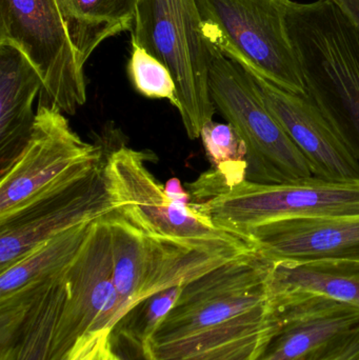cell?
<instances>
[{
	"mask_svg": "<svg viewBox=\"0 0 359 360\" xmlns=\"http://www.w3.org/2000/svg\"><path fill=\"white\" fill-rule=\"evenodd\" d=\"M164 192L174 202L179 203V205H189L192 203L189 192L187 188H183L181 180L176 177H173L166 182Z\"/></svg>",
	"mask_w": 359,
	"mask_h": 360,
	"instance_id": "obj_28",
	"label": "cell"
},
{
	"mask_svg": "<svg viewBox=\"0 0 359 360\" xmlns=\"http://www.w3.org/2000/svg\"><path fill=\"white\" fill-rule=\"evenodd\" d=\"M204 151L213 170L223 175L228 188L247 180V147L229 124L210 122L200 133Z\"/></svg>",
	"mask_w": 359,
	"mask_h": 360,
	"instance_id": "obj_22",
	"label": "cell"
},
{
	"mask_svg": "<svg viewBox=\"0 0 359 360\" xmlns=\"http://www.w3.org/2000/svg\"><path fill=\"white\" fill-rule=\"evenodd\" d=\"M359 29V0H329Z\"/></svg>",
	"mask_w": 359,
	"mask_h": 360,
	"instance_id": "obj_29",
	"label": "cell"
},
{
	"mask_svg": "<svg viewBox=\"0 0 359 360\" xmlns=\"http://www.w3.org/2000/svg\"><path fill=\"white\" fill-rule=\"evenodd\" d=\"M272 266L254 250L188 283L148 342L178 340L267 310Z\"/></svg>",
	"mask_w": 359,
	"mask_h": 360,
	"instance_id": "obj_9",
	"label": "cell"
},
{
	"mask_svg": "<svg viewBox=\"0 0 359 360\" xmlns=\"http://www.w3.org/2000/svg\"><path fill=\"white\" fill-rule=\"evenodd\" d=\"M244 237L273 262H359V214L276 220Z\"/></svg>",
	"mask_w": 359,
	"mask_h": 360,
	"instance_id": "obj_14",
	"label": "cell"
},
{
	"mask_svg": "<svg viewBox=\"0 0 359 360\" xmlns=\"http://www.w3.org/2000/svg\"><path fill=\"white\" fill-rule=\"evenodd\" d=\"M80 67L107 38L131 31L138 0H56Z\"/></svg>",
	"mask_w": 359,
	"mask_h": 360,
	"instance_id": "obj_17",
	"label": "cell"
},
{
	"mask_svg": "<svg viewBox=\"0 0 359 360\" xmlns=\"http://www.w3.org/2000/svg\"><path fill=\"white\" fill-rule=\"evenodd\" d=\"M192 203L217 228L244 237L250 229L276 220L358 215L359 181L314 176L284 184L244 180Z\"/></svg>",
	"mask_w": 359,
	"mask_h": 360,
	"instance_id": "obj_7",
	"label": "cell"
},
{
	"mask_svg": "<svg viewBox=\"0 0 359 360\" xmlns=\"http://www.w3.org/2000/svg\"><path fill=\"white\" fill-rule=\"evenodd\" d=\"M41 88L39 73L25 53L0 42V175L29 141L36 118L34 101Z\"/></svg>",
	"mask_w": 359,
	"mask_h": 360,
	"instance_id": "obj_15",
	"label": "cell"
},
{
	"mask_svg": "<svg viewBox=\"0 0 359 360\" xmlns=\"http://www.w3.org/2000/svg\"><path fill=\"white\" fill-rule=\"evenodd\" d=\"M105 216L91 224L81 249L65 271L67 300L51 360L69 359L84 336L116 327L119 296L114 283L111 235Z\"/></svg>",
	"mask_w": 359,
	"mask_h": 360,
	"instance_id": "obj_10",
	"label": "cell"
},
{
	"mask_svg": "<svg viewBox=\"0 0 359 360\" xmlns=\"http://www.w3.org/2000/svg\"><path fill=\"white\" fill-rule=\"evenodd\" d=\"M272 335L256 360H299L359 327V309L305 291L270 293Z\"/></svg>",
	"mask_w": 359,
	"mask_h": 360,
	"instance_id": "obj_12",
	"label": "cell"
},
{
	"mask_svg": "<svg viewBox=\"0 0 359 360\" xmlns=\"http://www.w3.org/2000/svg\"><path fill=\"white\" fill-rule=\"evenodd\" d=\"M249 252L251 251L198 249L187 243L156 238L143 233V283L138 304L158 292L185 287Z\"/></svg>",
	"mask_w": 359,
	"mask_h": 360,
	"instance_id": "obj_16",
	"label": "cell"
},
{
	"mask_svg": "<svg viewBox=\"0 0 359 360\" xmlns=\"http://www.w3.org/2000/svg\"><path fill=\"white\" fill-rule=\"evenodd\" d=\"M82 141L63 112L38 105L31 136L12 166L0 175V217L27 202L80 162L103 155Z\"/></svg>",
	"mask_w": 359,
	"mask_h": 360,
	"instance_id": "obj_11",
	"label": "cell"
},
{
	"mask_svg": "<svg viewBox=\"0 0 359 360\" xmlns=\"http://www.w3.org/2000/svg\"><path fill=\"white\" fill-rule=\"evenodd\" d=\"M288 27L307 95L359 162V29L329 0L292 1Z\"/></svg>",
	"mask_w": 359,
	"mask_h": 360,
	"instance_id": "obj_1",
	"label": "cell"
},
{
	"mask_svg": "<svg viewBox=\"0 0 359 360\" xmlns=\"http://www.w3.org/2000/svg\"><path fill=\"white\" fill-rule=\"evenodd\" d=\"M209 88L215 108L247 147V180L284 184L313 177L309 162L266 107L256 82L207 38Z\"/></svg>",
	"mask_w": 359,
	"mask_h": 360,
	"instance_id": "obj_4",
	"label": "cell"
},
{
	"mask_svg": "<svg viewBox=\"0 0 359 360\" xmlns=\"http://www.w3.org/2000/svg\"><path fill=\"white\" fill-rule=\"evenodd\" d=\"M204 35L246 71L307 96L291 39L292 0H196Z\"/></svg>",
	"mask_w": 359,
	"mask_h": 360,
	"instance_id": "obj_3",
	"label": "cell"
},
{
	"mask_svg": "<svg viewBox=\"0 0 359 360\" xmlns=\"http://www.w3.org/2000/svg\"><path fill=\"white\" fill-rule=\"evenodd\" d=\"M92 222L80 224L48 239L12 266L0 271V296L65 272L81 249Z\"/></svg>",
	"mask_w": 359,
	"mask_h": 360,
	"instance_id": "obj_20",
	"label": "cell"
},
{
	"mask_svg": "<svg viewBox=\"0 0 359 360\" xmlns=\"http://www.w3.org/2000/svg\"><path fill=\"white\" fill-rule=\"evenodd\" d=\"M145 154L122 147L105 158V179L116 210L148 236L198 249L252 251L248 239L221 230L194 207L174 202L145 164Z\"/></svg>",
	"mask_w": 359,
	"mask_h": 360,
	"instance_id": "obj_5",
	"label": "cell"
},
{
	"mask_svg": "<svg viewBox=\"0 0 359 360\" xmlns=\"http://www.w3.org/2000/svg\"><path fill=\"white\" fill-rule=\"evenodd\" d=\"M65 271L44 285L12 338L0 345V360L52 359L59 319L67 300Z\"/></svg>",
	"mask_w": 359,
	"mask_h": 360,
	"instance_id": "obj_18",
	"label": "cell"
},
{
	"mask_svg": "<svg viewBox=\"0 0 359 360\" xmlns=\"http://www.w3.org/2000/svg\"><path fill=\"white\" fill-rule=\"evenodd\" d=\"M128 74L137 92L148 98L166 99L179 110L176 84L168 68L135 44L131 50Z\"/></svg>",
	"mask_w": 359,
	"mask_h": 360,
	"instance_id": "obj_23",
	"label": "cell"
},
{
	"mask_svg": "<svg viewBox=\"0 0 359 360\" xmlns=\"http://www.w3.org/2000/svg\"><path fill=\"white\" fill-rule=\"evenodd\" d=\"M299 360H359V327Z\"/></svg>",
	"mask_w": 359,
	"mask_h": 360,
	"instance_id": "obj_26",
	"label": "cell"
},
{
	"mask_svg": "<svg viewBox=\"0 0 359 360\" xmlns=\"http://www.w3.org/2000/svg\"><path fill=\"white\" fill-rule=\"evenodd\" d=\"M269 288L270 293L312 292L359 309V262H273Z\"/></svg>",
	"mask_w": 359,
	"mask_h": 360,
	"instance_id": "obj_19",
	"label": "cell"
},
{
	"mask_svg": "<svg viewBox=\"0 0 359 360\" xmlns=\"http://www.w3.org/2000/svg\"><path fill=\"white\" fill-rule=\"evenodd\" d=\"M111 329L99 330L84 336L67 360H124L114 350Z\"/></svg>",
	"mask_w": 359,
	"mask_h": 360,
	"instance_id": "obj_25",
	"label": "cell"
},
{
	"mask_svg": "<svg viewBox=\"0 0 359 360\" xmlns=\"http://www.w3.org/2000/svg\"><path fill=\"white\" fill-rule=\"evenodd\" d=\"M105 154L80 162L27 202L0 217V271L48 239L115 211Z\"/></svg>",
	"mask_w": 359,
	"mask_h": 360,
	"instance_id": "obj_6",
	"label": "cell"
},
{
	"mask_svg": "<svg viewBox=\"0 0 359 360\" xmlns=\"http://www.w3.org/2000/svg\"><path fill=\"white\" fill-rule=\"evenodd\" d=\"M250 74L266 107L305 156L314 177L329 181H359L358 158L308 95L288 92Z\"/></svg>",
	"mask_w": 359,
	"mask_h": 360,
	"instance_id": "obj_13",
	"label": "cell"
},
{
	"mask_svg": "<svg viewBox=\"0 0 359 360\" xmlns=\"http://www.w3.org/2000/svg\"><path fill=\"white\" fill-rule=\"evenodd\" d=\"M105 218L111 235L114 283L119 296L117 326L139 304L143 283V233L117 210Z\"/></svg>",
	"mask_w": 359,
	"mask_h": 360,
	"instance_id": "obj_21",
	"label": "cell"
},
{
	"mask_svg": "<svg viewBox=\"0 0 359 360\" xmlns=\"http://www.w3.org/2000/svg\"><path fill=\"white\" fill-rule=\"evenodd\" d=\"M131 44L164 63L174 78L190 139L200 137L216 108L209 88V51L196 0H138Z\"/></svg>",
	"mask_w": 359,
	"mask_h": 360,
	"instance_id": "obj_2",
	"label": "cell"
},
{
	"mask_svg": "<svg viewBox=\"0 0 359 360\" xmlns=\"http://www.w3.org/2000/svg\"><path fill=\"white\" fill-rule=\"evenodd\" d=\"M0 42L20 49L42 80L38 105L74 115L86 101L80 67L56 0H0Z\"/></svg>",
	"mask_w": 359,
	"mask_h": 360,
	"instance_id": "obj_8",
	"label": "cell"
},
{
	"mask_svg": "<svg viewBox=\"0 0 359 360\" xmlns=\"http://www.w3.org/2000/svg\"><path fill=\"white\" fill-rule=\"evenodd\" d=\"M183 288H171L147 298L124 316L114 329L128 332L143 344L149 342L176 304Z\"/></svg>",
	"mask_w": 359,
	"mask_h": 360,
	"instance_id": "obj_24",
	"label": "cell"
},
{
	"mask_svg": "<svg viewBox=\"0 0 359 360\" xmlns=\"http://www.w3.org/2000/svg\"><path fill=\"white\" fill-rule=\"evenodd\" d=\"M112 342L114 350L124 360H150L143 342L124 330H113Z\"/></svg>",
	"mask_w": 359,
	"mask_h": 360,
	"instance_id": "obj_27",
	"label": "cell"
}]
</instances>
